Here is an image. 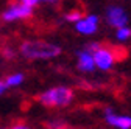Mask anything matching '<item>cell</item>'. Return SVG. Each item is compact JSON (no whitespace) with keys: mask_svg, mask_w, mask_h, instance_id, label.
Listing matches in <instances>:
<instances>
[{"mask_svg":"<svg viewBox=\"0 0 131 129\" xmlns=\"http://www.w3.org/2000/svg\"><path fill=\"white\" fill-rule=\"evenodd\" d=\"M73 98V92L69 87H53L39 95V101L45 106H67Z\"/></svg>","mask_w":131,"mask_h":129,"instance_id":"7a4b0ae2","label":"cell"},{"mask_svg":"<svg viewBox=\"0 0 131 129\" xmlns=\"http://www.w3.org/2000/svg\"><path fill=\"white\" fill-rule=\"evenodd\" d=\"M106 19L112 27H116V28H122L128 22L126 14L120 6H111L108 9V12H106Z\"/></svg>","mask_w":131,"mask_h":129,"instance_id":"5b68a950","label":"cell"},{"mask_svg":"<svg viewBox=\"0 0 131 129\" xmlns=\"http://www.w3.org/2000/svg\"><path fill=\"white\" fill-rule=\"evenodd\" d=\"M131 36V30L128 27H122V28H117V37L120 41H126L128 37Z\"/></svg>","mask_w":131,"mask_h":129,"instance_id":"30bf717a","label":"cell"},{"mask_svg":"<svg viewBox=\"0 0 131 129\" xmlns=\"http://www.w3.org/2000/svg\"><path fill=\"white\" fill-rule=\"evenodd\" d=\"M33 14V8L24 3H17V5H11L8 9L3 11V20L5 22H14L19 19H27Z\"/></svg>","mask_w":131,"mask_h":129,"instance_id":"277c9868","label":"cell"},{"mask_svg":"<svg viewBox=\"0 0 131 129\" xmlns=\"http://www.w3.org/2000/svg\"><path fill=\"white\" fill-rule=\"evenodd\" d=\"M61 53V48L44 41H25L20 45V55L27 59H52Z\"/></svg>","mask_w":131,"mask_h":129,"instance_id":"6da1fadb","label":"cell"},{"mask_svg":"<svg viewBox=\"0 0 131 129\" xmlns=\"http://www.w3.org/2000/svg\"><path fill=\"white\" fill-rule=\"evenodd\" d=\"M45 2H52V0H45Z\"/></svg>","mask_w":131,"mask_h":129,"instance_id":"2e32d148","label":"cell"},{"mask_svg":"<svg viewBox=\"0 0 131 129\" xmlns=\"http://www.w3.org/2000/svg\"><path fill=\"white\" fill-rule=\"evenodd\" d=\"M83 17H81V12L80 11H72V12H69L67 16H66V20H69V22H78V20H81Z\"/></svg>","mask_w":131,"mask_h":129,"instance_id":"8fae6325","label":"cell"},{"mask_svg":"<svg viewBox=\"0 0 131 129\" xmlns=\"http://www.w3.org/2000/svg\"><path fill=\"white\" fill-rule=\"evenodd\" d=\"M78 69L84 70V72H92L95 69V62H94V56L91 51L83 50L78 53Z\"/></svg>","mask_w":131,"mask_h":129,"instance_id":"ba28073f","label":"cell"},{"mask_svg":"<svg viewBox=\"0 0 131 129\" xmlns=\"http://www.w3.org/2000/svg\"><path fill=\"white\" fill-rule=\"evenodd\" d=\"M24 73H13V75H9L6 79H5V84H6V87H16V86H19V84H22L24 83Z\"/></svg>","mask_w":131,"mask_h":129,"instance_id":"9c48e42d","label":"cell"},{"mask_svg":"<svg viewBox=\"0 0 131 129\" xmlns=\"http://www.w3.org/2000/svg\"><path fill=\"white\" fill-rule=\"evenodd\" d=\"M97 23H98V17L91 14V16H88V17L78 20L75 23V28L81 34H92V33L97 31Z\"/></svg>","mask_w":131,"mask_h":129,"instance_id":"8992f818","label":"cell"},{"mask_svg":"<svg viewBox=\"0 0 131 129\" xmlns=\"http://www.w3.org/2000/svg\"><path fill=\"white\" fill-rule=\"evenodd\" d=\"M6 89H8V87H6V84H5L3 81H0V95H2V93L6 90Z\"/></svg>","mask_w":131,"mask_h":129,"instance_id":"9a60e30c","label":"cell"},{"mask_svg":"<svg viewBox=\"0 0 131 129\" xmlns=\"http://www.w3.org/2000/svg\"><path fill=\"white\" fill-rule=\"evenodd\" d=\"M105 118H106L108 124L117 127V129H131V117H126V115H116L111 109H108Z\"/></svg>","mask_w":131,"mask_h":129,"instance_id":"52a82bcc","label":"cell"},{"mask_svg":"<svg viewBox=\"0 0 131 129\" xmlns=\"http://www.w3.org/2000/svg\"><path fill=\"white\" fill-rule=\"evenodd\" d=\"M100 47H102L100 44H89V45H88V50H89V51H95V50H98Z\"/></svg>","mask_w":131,"mask_h":129,"instance_id":"4fadbf2b","label":"cell"},{"mask_svg":"<svg viewBox=\"0 0 131 129\" xmlns=\"http://www.w3.org/2000/svg\"><path fill=\"white\" fill-rule=\"evenodd\" d=\"M38 2L39 0H20V3H24V5H28V6H35V5H38Z\"/></svg>","mask_w":131,"mask_h":129,"instance_id":"7c38bea8","label":"cell"},{"mask_svg":"<svg viewBox=\"0 0 131 129\" xmlns=\"http://www.w3.org/2000/svg\"><path fill=\"white\" fill-rule=\"evenodd\" d=\"M94 62L98 69L102 70H108L112 67V64L116 62V55H114V50L108 47H100L98 50L94 51Z\"/></svg>","mask_w":131,"mask_h":129,"instance_id":"3957f363","label":"cell"},{"mask_svg":"<svg viewBox=\"0 0 131 129\" xmlns=\"http://www.w3.org/2000/svg\"><path fill=\"white\" fill-rule=\"evenodd\" d=\"M8 129H30V127H28V126H25V124H16V126L8 127Z\"/></svg>","mask_w":131,"mask_h":129,"instance_id":"5bb4252c","label":"cell"}]
</instances>
